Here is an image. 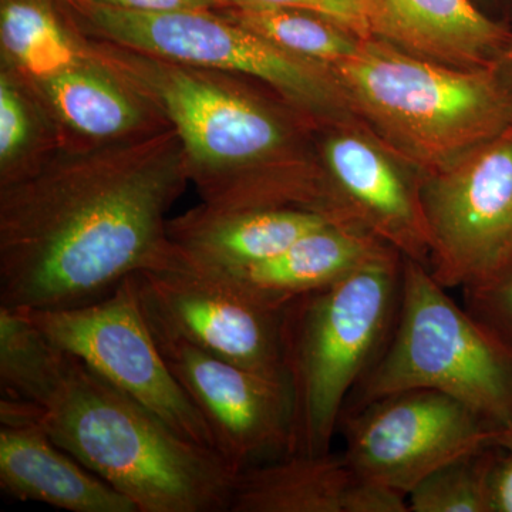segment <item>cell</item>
Returning a JSON list of instances; mask_svg holds the SVG:
<instances>
[{
	"label": "cell",
	"mask_w": 512,
	"mask_h": 512,
	"mask_svg": "<svg viewBox=\"0 0 512 512\" xmlns=\"http://www.w3.org/2000/svg\"><path fill=\"white\" fill-rule=\"evenodd\" d=\"M448 394L495 429L512 420V356L420 262L404 258L396 322L353 409L404 390Z\"/></svg>",
	"instance_id": "cell-6"
},
{
	"label": "cell",
	"mask_w": 512,
	"mask_h": 512,
	"mask_svg": "<svg viewBox=\"0 0 512 512\" xmlns=\"http://www.w3.org/2000/svg\"><path fill=\"white\" fill-rule=\"evenodd\" d=\"M495 458L493 443L448 461L407 494L409 512H491Z\"/></svg>",
	"instance_id": "cell-24"
},
{
	"label": "cell",
	"mask_w": 512,
	"mask_h": 512,
	"mask_svg": "<svg viewBox=\"0 0 512 512\" xmlns=\"http://www.w3.org/2000/svg\"><path fill=\"white\" fill-rule=\"evenodd\" d=\"M392 251L396 249L360 225L333 220L303 235L274 258L221 271L234 276L262 301L284 308L292 299L335 284Z\"/></svg>",
	"instance_id": "cell-18"
},
{
	"label": "cell",
	"mask_w": 512,
	"mask_h": 512,
	"mask_svg": "<svg viewBox=\"0 0 512 512\" xmlns=\"http://www.w3.org/2000/svg\"><path fill=\"white\" fill-rule=\"evenodd\" d=\"M461 291L464 309L512 356V262Z\"/></svg>",
	"instance_id": "cell-25"
},
{
	"label": "cell",
	"mask_w": 512,
	"mask_h": 512,
	"mask_svg": "<svg viewBox=\"0 0 512 512\" xmlns=\"http://www.w3.org/2000/svg\"><path fill=\"white\" fill-rule=\"evenodd\" d=\"M329 128L322 158L330 210L372 232L403 258L429 266L424 174L363 124Z\"/></svg>",
	"instance_id": "cell-13"
},
{
	"label": "cell",
	"mask_w": 512,
	"mask_h": 512,
	"mask_svg": "<svg viewBox=\"0 0 512 512\" xmlns=\"http://www.w3.org/2000/svg\"><path fill=\"white\" fill-rule=\"evenodd\" d=\"M333 220L308 208L220 210L202 204L168 220L167 235L195 261L231 271L274 258L303 235Z\"/></svg>",
	"instance_id": "cell-16"
},
{
	"label": "cell",
	"mask_w": 512,
	"mask_h": 512,
	"mask_svg": "<svg viewBox=\"0 0 512 512\" xmlns=\"http://www.w3.org/2000/svg\"><path fill=\"white\" fill-rule=\"evenodd\" d=\"M221 13L288 52L329 66L352 56L363 39L345 26L306 10L227 6Z\"/></svg>",
	"instance_id": "cell-23"
},
{
	"label": "cell",
	"mask_w": 512,
	"mask_h": 512,
	"mask_svg": "<svg viewBox=\"0 0 512 512\" xmlns=\"http://www.w3.org/2000/svg\"><path fill=\"white\" fill-rule=\"evenodd\" d=\"M188 181L173 127L60 146L0 187V306L67 309L106 298L168 247L167 214Z\"/></svg>",
	"instance_id": "cell-1"
},
{
	"label": "cell",
	"mask_w": 512,
	"mask_h": 512,
	"mask_svg": "<svg viewBox=\"0 0 512 512\" xmlns=\"http://www.w3.org/2000/svg\"><path fill=\"white\" fill-rule=\"evenodd\" d=\"M131 281L154 339L181 340L252 372L288 380L284 308L262 301L234 276L195 261L170 241Z\"/></svg>",
	"instance_id": "cell-8"
},
{
	"label": "cell",
	"mask_w": 512,
	"mask_h": 512,
	"mask_svg": "<svg viewBox=\"0 0 512 512\" xmlns=\"http://www.w3.org/2000/svg\"><path fill=\"white\" fill-rule=\"evenodd\" d=\"M64 359L66 352L22 313L0 306V400L39 406L59 382Z\"/></svg>",
	"instance_id": "cell-21"
},
{
	"label": "cell",
	"mask_w": 512,
	"mask_h": 512,
	"mask_svg": "<svg viewBox=\"0 0 512 512\" xmlns=\"http://www.w3.org/2000/svg\"><path fill=\"white\" fill-rule=\"evenodd\" d=\"M369 36L454 69L495 67L510 29L473 0H362Z\"/></svg>",
	"instance_id": "cell-15"
},
{
	"label": "cell",
	"mask_w": 512,
	"mask_h": 512,
	"mask_svg": "<svg viewBox=\"0 0 512 512\" xmlns=\"http://www.w3.org/2000/svg\"><path fill=\"white\" fill-rule=\"evenodd\" d=\"M404 258L379 256L282 311V356L293 394L291 454L328 453L348 397L396 322Z\"/></svg>",
	"instance_id": "cell-5"
},
{
	"label": "cell",
	"mask_w": 512,
	"mask_h": 512,
	"mask_svg": "<svg viewBox=\"0 0 512 512\" xmlns=\"http://www.w3.org/2000/svg\"><path fill=\"white\" fill-rule=\"evenodd\" d=\"M25 79L55 126L60 146H104L171 127L153 104L80 49L66 69Z\"/></svg>",
	"instance_id": "cell-14"
},
{
	"label": "cell",
	"mask_w": 512,
	"mask_h": 512,
	"mask_svg": "<svg viewBox=\"0 0 512 512\" xmlns=\"http://www.w3.org/2000/svg\"><path fill=\"white\" fill-rule=\"evenodd\" d=\"M16 311L185 439L215 450L210 427L168 369L148 328L131 276L87 305Z\"/></svg>",
	"instance_id": "cell-9"
},
{
	"label": "cell",
	"mask_w": 512,
	"mask_h": 512,
	"mask_svg": "<svg viewBox=\"0 0 512 512\" xmlns=\"http://www.w3.org/2000/svg\"><path fill=\"white\" fill-rule=\"evenodd\" d=\"M430 274L466 288L512 262V126L421 181Z\"/></svg>",
	"instance_id": "cell-10"
},
{
	"label": "cell",
	"mask_w": 512,
	"mask_h": 512,
	"mask_svg": "<svg viewBox=\"0 0 512 512\" xmlns=\"http://www.w3.org/2000/svg\"><path fill=\"white\" fill-rule=\"evenodd\" d=\"M346 512H409L407 495L387 485L357 477L346 501Z\"/></svg>",
	"instance_id": "cell-27"
},
{
	"label": "cell",
	"mask_w": 512,
	"mask_h": 512,
	"mask_svg": "<svg viewBox=\"0 0 512 512\" xmlns=\"http://www.w3.org/2000/svg\"><path fill=\"white\" fill-rule=\"evenodd\" d=\"M77 32L137 52L249 77L271 87L311 123L362 124L326 63L295 55L214 10L143 13L64 0Z\"/></svg>",
	"instance_id": "cell-7"
},
{
	"label": "cell",
	"mask_w": 512,
	"mask_h": 512,
	"mask_svg": "<svg viewBox=\"0 0 512 512\" xmlns=\"http://www.w3.org/2000/svg\"><path fill=\"white\" fill-rule=\"evenodd\" d=\"M0 40L9 63L28 79L52 76L79 57L76 35L49 0H2Z\"/></svg>",
	"instance_id": "cell-20"
},
{
	"label": "cell",
	"mask_w": 512,
	"mask_h": 512,
	"mask_svg": "<svg viewBox=\"0 0 512 512\" xmlns=\"http://www.w3.org/2000/svg\"><path fill=\"white\" fill-rule=\"evenodd\" d=\"M497 458L491 473V512H512V420L494 439Z\"/></svg>",
	"instance_id": "cell-28"
},
{
	"label": "cell",
	"mask_w": 512,
	"mask_h": 512,
	"mask_svg": "<svg viewBox=\"0 0 512 512\" xmlns=\"http://www.w3.org/2000/svg\"><path fill=\"white\" fill-rule=\"evenodd\" d=\"M330 67L363 126L424 175L512 126V87L497 66L454 69L370 36Z\"/></svg>",
	"instance_id": "cell-4"
},
{
	"label": "cell",
	"mask_w": 512,
	"mask_h": 512,
	"mask_svg": "<svg viewBox=\"0 0 512 512\" xmlns=\"http://www.w3.org/2000/svg\"><path fill=\"white\" fill-rule=\"evenodd\" d=\"M32 423L138 512H224L238 473L212 448L160 417L66 352L55 389L39 406L0 400V424Z\"/></svg>",
	"instance_id": "cell-3"
},
{
	"label": "cell",
	"mask_w": 512,
	"mask_h": 512,
	"mask_svg": "<svg viewBox=\"0 0 512 512\" xmlns=\"http://www.w3.org/2000/svg\"><path fill=\"white\" fill-rule=\"evenodd\" d=\"M156 343L210 427L215 450L237 473L291 454L293 394L288 380L252 372L181 340Z\"/></svg>",
	"instance_id": "cell-12"
},
{
	"label": "cell",
	"mask_w": 512,
	"mask_h": 512,
	"mask_svg": "<svg viewBox=\"0 0 512 512\" xmlns=\"http://www.w3.org/2000/svg\"><path fill=\"white\" fill-rule=\"evenodd\" d=\"M343 457L357 477L404 495L454 458L493 444L498 429L448 394L404 390L343 413Z\"/></svg>",
	"instance_id": "cell-11"
},
{
	"label": "cell",
	"mask_w": 512,
	"mask_h": 512,
	"mask_svg": "<svg viewBox=\"0 0 512 512\" xmlns=\"http://www.w3.org/2000/svg\"><path fill=\"white\" fill-rule=\"evenodd\" d=\"M0 488L19 501L70 512H138L32 423L0 424Z\"/></svg>",
	"instance_id": "cell-17"
},
{
	"label": "cell",
	"mask_w": 512,
	"mask_h": 512,
	"mask_svg": "<svg viewBox=\"0 0 512 512\" xmlns=\"http://www.w3.org/2000/svg\"><path fill=\"white\" fill-rule=\"evenodd\" d=\"M222 8H286L325 16L362 37L369 36L362 0H220Z\"/></svg>",
	"instance_id": "cell-26"
},
{
	"label": "cell",
	"mask_w": 512,
	"mask_h": 512,
	"mask_svg": "<svg viewBox=\"0 0 512 512\" xmlns=\"http://www.w3.org/2000/svg\"><path fill=\"white\" fill-rule=\"evenodd\" d=\"M497 67L498 70H500L501 76L504 77L505 82L510 84L512 87V29H510V39H508V45L505 47L503 56H501Z\"/></svg>",
	"instance_id": "cell-30"
},
{
	"label": "cell",
	"mask_w": 512,
	"mask_h": 512,
	"mask_svg": "<svg viewBox=\"0 0 512 512\" xmlns=\"http://www.w3.org/2000/svg\"><path fill=\"white\" fill-rule=\"evenodd\" d=\"M90 2L143 13L214 10L222 6L220 0H90Z\"/></svg>",
	"instance_id": "cell-29"
},
{
	"label": "cell",
	"mask_w": 512,
	"mask_h": 512,
	"mask_svg": "<svg viewBox=\"0 0 512 512\" xmlns=\"http://www.w3.org/2000/svg\"><path fill=\"white\" fill-rule=\"evenodd\" d=\"M83 53L136 90L174 128L202 204L220 210L323 212L325 184L306 165L296 111L279 109L235 74L191 66L76 33Z\"/></svg>",
	"instance_id": "cell-2"
},
{
	"label": "cell",
	"mask_w": 512,
	"mask_h": 512,
	"mask_svg": "<svg viewBox=\"0 0 512 512\" xmlns=\"http://www.w3.org/2000/svg\"><path fill=\"white\" fill-rule=\"evenodd\" d=\"M356 474L343 454H288L239 471L231 512H346Z\"/></svg>",
	"instance_id": "cell-19"
},
{
	"label": "cell",
	"mask_w": 512,
	"mask_h": 512,
	"mask_svg": "<svg viewBox=\"0 0 512 512\" xmlns=\"http://www.w3.org/2000/svg\"><path fill=\"white\" fill-rule=\"evenodd\" d=\"M60 147L59 136L25 76L0 73V184L18 180Z\"/></svg>",
	"instance_id": "cell-22"
}]
</instances>
